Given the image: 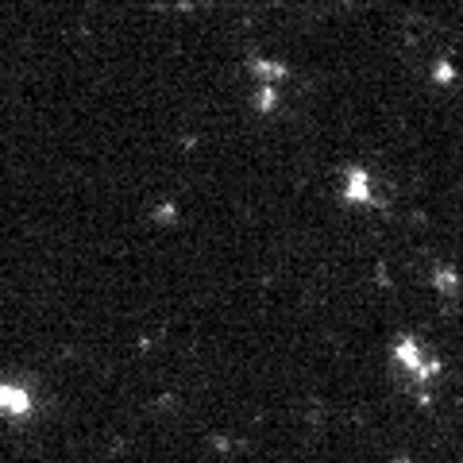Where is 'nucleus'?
Masks as SVG:
<instances>
[{
  "label": "nucleus",
  "instance_id": "nucleus-1",
  "mask_svg": "<svg viewBox=\"0 0 463 463\" xmlns=\"http://www.w3.org/2000/svg\"><path fill=\"white\" fill-rule=\"evenodd\" d=\"M371 197V174L367 170H347V201H359V205H364V201Z\"/></svg>",
  "mask_w": 463,
  "mask_h": 463
},
{
  "label": "nucleus",
  "instance_id": "nucleus-3",
  "mask_svg": "<svg viewBox=\"0 0 463 463\" xmlns=\"http://www.w3.org/2000/svg\"><path fill=\"white\" fill-rule=\"evenodd\" d=\"M437 81H440V85H444V81H452V66H448V62L437 66Z\"/></svg>",
  "mask_w": 463,
  "mask_h": 463
},
{
  "label": "nucleus",
  "instance_id": "nucleus-2",
  "mask_svg": "<svg viewBox=\"0 0 463 463\" xmlns=\"http://www.w3.org/2000/svg\"><path fill=\"white\" fill-rule=\"evenodd\" d=\"M255 78H259V85H279L289 70L282 66V62H270V58H255Z\"/></svg>",
  "mask_w": 463,
  "mask_h": 463
}]
</instances>
